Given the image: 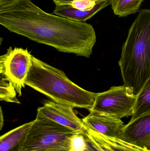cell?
Returning a JSON list of instances; mask_svg holds the SVG:
<instances>
[{
    "instance_id": "obj_14",
    "label": "cell",
    "mask_w": 150,
    "mask_h": 151,
    "mask_svg": "<svg viewBox=\"0 0 150 151\" xmlns=\"http://www.w3.org/2000/svg\"><path fill=\"white\" fill-rule=\"evenodd\" d=\"M144 0H112L111 6L114 15L127 17L139 11Z\"/></svg>"
},
{
    "instance_id": "obj_17",
    "label": "cell",
    "mask_w": 150,
    "mask_h": 151,
    "mask_svg": "<svg viewBox=\"0 0 150 151\" xmlns=\"http://www.w3.org/2000/svg\"><path fill=\"white\" fill-rule=\"evenodd\" d=\"M107 0H74L66 4L79 10L85 11L94 8L99 1Z\"/></svg>"
},
{
    "instance_id": "obj_10",
    "label": "cell",
    "mask_w": 150,
    "mask_h": 151,
    "mask_svg": "<svg viewBox=\"0 0 150 151\" xmlns=\"http://www.w3.org/2000/svg\"><path fill=\"white\" fill-rule=\"evenodd\" d=\"M90 112L82 119L85 127L107 136L120 138L125 126L121 119L103 113Z\"/></svg>"
},
{
    "instance_id": "obj_11",
    "label": "cell",
    "mask_w": 150,
    "mask_h": 151,
    "mask_svg": "<svg viewBox=\"0 0 150 151\" xmlns=\"http://www.w3.org/2000/svg\"><path fill=\"white\" fill-rule=\"evenodd\" d=\"M111 1H100L94 8L85 11L77 9L67 4H56L53 13L57 16L70 20L85 22L104 8L111 4Z\"/></svg>"
},
{
    "instance_id": "obj_6",
    "label": "cell",
    "mask_w": 150,
    "mask_h": 151,
    "mask_svg": "<svg viewBox=\"0 0 150 151\" xmlns=\"http://www.w3.org/2000/svg\"><path fill=\"white\" fill-rule=\"evenodd\" d=\"M33 56L27 49L10 47L4 55L0 57L1 77L11 83L18 94L25 87V81L32 65Z\"/></svg>"
},
{
    "instance_id": "obj_9",
    "label": "cell",
    "mask_w": 150,
    "mask_h": 151,
    "mask_svg": "<svg viewBox=\"0 0 150 151\" xmlns=\"http://www.w3.org/2000/svg\"><path fill=\"white\" fill-rule=\"evenodd\" d=\"M120 138L150 150V112L131 119L124 126Z\"/></svg>"
},
{
    "instance_id": "obj_1",
    "label": "cell",
    "mask_w": 150,
    "mask_h": 151,
    "mask_svg": "<svg viewBox=\"0 0 150 151\" xmlns=\"http://www.w3.org/2000/svg\"><path fill=\"white\" fill-rule=\"evenodd\" d=\"M0 24L60 52L87 58L97 41L92 25L47 13L31 0H0Z\"/></svg>"
},
{
    "instance_id": "obj_4",
    "label": "cell",
    "mask_w": 150,
    "mask_h": 151,
    "mask_svg": "<svg viewBox=\"0 0 150 151\" xmlns=\"http://www.w3.org/2000/svg\"><path fill=\"white\" fill-rule=\"evenodd\" d=\"M77 131L51 120L36 116L21 151H69L70 139Z\"/></svg>"
},
{
    "instance_id": "obj_19",
    "label": "cell",
    "mask_w": 150,
    "mask_h": 151,
    "mask_svg": "<svg viewBox=\"0 0 150 151\" xmlns=\"http://www.w3.org/2000/svg\"><path fill=\"white\" fill-rule=\"evenodd\" d=\"M4 125V117L1 108V116H0V129L2 128Z\"/></svg>"
},
{
    "instance_id": "obj_3",
    "label": "cell",
    "mask_w": 150,
    "mask_h": 151,
    "mask_svg": "<svg viewBox=\"0 0 150 151\" xmlns=\"http://www.w3.org/2000/svg\"><path fill=\"white\" fill-rule=\"evenodd\" d=\"M25 84L56 103L89 111L97 95L79 87L62 71L33 56Z\"/></svg>"
},
{
    "instance_id": "obj_5",
    "label": "cell",
    "mask_w": 150,
    "mask_h": 151,
    "mask_svg": "<svg viewBox=\"0 0 150 151\" xmlns=\"http://www.w3.org/2000/svg\"><path fill=\"white\" fill-rule=\"evenodd\" d=\"M136 96L126 85L112 86L109 90L97 93L90 111L103 113L122 119L132 116Z\"/></svg>"
},
{
    "instance_id": "obj_8",
    "label": "cell",
    "mask_w": 150,
    "mask_h": 151,
    "mask_svg": "<svg viewBox=\"0 0 150 151\" xmlns=\"http://www.w3.org/2000/svg\"><path fill=\"white\" fill-rule=\"evenodd\" d=\"M82 132L86 140V151H150L121 138L107 136L85 127Z\"/></svg>"
},
{
    "instance_id": "obj_13",
    "label": "cell",
    "mask_w": 150,
    "mask_h": 151,
    "mask_svg": "<svg viewBox=\"0 0 150 151\" xmlns=\"http://www.w3.org/2000/svg\"><path fill=\"white\" fill-rule=\"evenodd\" d=\"M149 112H150V76L136 96L131 119Z\"/></svg>"
},
{
    "instance_id": "obj_2",
    "label": "cell",
    "mask_w": 150,
    "mask_h": 151,
    "mask_svg": "<svg viewBox=\"0 0 150 151\" xmlns=\"http://www.w3.org/2000/svg\"><path fill=\"white\" fill-rule=\"evenodd\" d=\"M119 64L124 85L137 96L150 76V9L141 10L130 27Z\"/></svg>"
},
{
    "instance_id": "obj_7",
    "label": "cell",
    "mask_w": 150,
    "mask_h": 151,
    "mask_svg": "<svg viewBox=\"0 0 150 151\" xmlns=\"http://www.w3.org/2000/svg\"><path fill=\"white\" fill-rule=\"evenodd\" d=\"M37 116L51 120L75 131H82L84 128L82 121L74 112L70 106L54 101H46L38 108Z\"/></svg>"
},
{
    "instance_id": "obj_16",
    "label": "cell",
    "mask_w": 150,
    "mask_h": 151,
    "mask_svg": "<svg viewBox=\"0 0 150 151\" xmlns=\"http://www.w3.org/2000/svg\"><path fill=\"white\" fill-rule=\"evenodd\" d=\"M86 140L82 131H77L70 139L69 151H86Z\"/></svg>"
},
{
    "instance_id": "obj_15",
    "label": "cell",
    "mask_w": 150,
    "mask_h": 151,
    "mask_svg": "<svg viewBox=\"0 0 150 151\" xmlns=\"http://www.w3.org/2000/svg\"><path fill=\"white\" fill-rule=\"evenodd\" d=\"M17 92L11 83L1 76L0 100L9 103L20 104L16 98Z\"/></svg>"
},
{
    "instance_id": "obj_12",
    "label": "cell",
    "mask_w": 150,
    "mask_h": 151,
    "mask_svg": "<svg viewBox=\"0 0 150 151\" xmlns=\"http://www.w3.org/2000/svg\"><path fill=\"white\" fill-rule=\"evenodd\" d=\"M33 121L5 133L0 138V151H21Z\"/></svg>"
},
{
    "instance_id": "obj_18",
    "label": "cell",
    "mask_w": 150,
    "mask_h": 151,
    "mask_svg": "<svg viewBox=\"0 0 150 151\" xmlns=\"http://www.w3.org/2000/svg\"><path fill=\"white\" fill-rule=\"evenodd\" d=\"M73 1H74V0H53L55 5H56V4H66L70 2ZM107 1H112V0H107Z\"/></svg>"
}]
</instances>
